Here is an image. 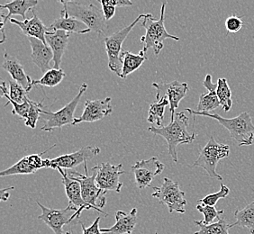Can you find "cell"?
<instances>
[{
    "mask_svg": "<svg viewBox=\"0 0 254 234\" xmlns=\"http://www.w3.org/2000/svg\"><path fill=\"white\" fill-rule=\"evenodd\" d=\"M155 135L163 137L168 142V151L172 161L178 162L177 147L180 144H190L195 141V132H189V117L184 112L176 113L166 126L148 128Z\"/></svg>",
    "mask_w": 254,
    "mask_h": 234,
    "instance_id": "6da1fadb",
    "label": "cell"
},
{
    "mask_svg": "<svg viewBox=\"0 0 254 234\" xmlns=\"http://www.w3.org/2000/svg\"><path fill=\"white\" fill-rule=\"evenodd\" d=\"M185 111L190 113L194 118L196 116H200L216 120L230 132L231 137L236 141L240 147L250 146L254 143V124L248 112L242 113L235 118H224L218 114L196 112L190 108H185Z\"/></svg>",
    "mask_w": 254,
    "mask_h": 234,
    "instance_id": "7a4b0ae2",
    "label": "cell"
},
{
    "mask_svg": "<svg viewBox=\"0 0 254 234\" xmlns=\"http://www.w3.org/2000/svg\"><path fill=\"white\" fill-rule=\"evenodd\" d=\"M166 5L167 3H163L161 5V16L159 19H155L151 14H147L146 17L142 21V25L146 30V33L141 38V42L143 44L142 51L144 54H146L148 50L152 49L154 54L158 56L164 47L163 43L165 40L180 41L178 36L172 35L167 32L164 25Z\"/></svg>",
    "mask_w": 254,
    "mask_h": 234,
    "instance_id": "3957f363",
    "label": "cell"
},
{
    "mask_svg": "<svg viewBox=\"0 0 254 234\" xmlns=\"http://www.w3.org/2000/svg\"><path fill=\"white\" fill-rule=\"evenodd\" d=\"M64 5V11L69 16L81 21L89 29L98 34H103L108 24L103 11L93 4L85 5L77 1H60Z\"/></svg>",
    "mask_w": 254,
    "mask_h": 234,
    "instance_id": "277c9868",
    "label": "cell"
},
{
    "mask_svg": "<svg viewBox=\"0 0 254 234\" xmlns=\"http://www.w3.org/2000/svg\"><path fill=\"white\" fill-rule=\"evenodd\" d=\"M91 171H93L92 176H88V174L82 175L77 171H72L70 170H66L64 171L66 172L68 177L78 181L80 184L81 194L84 201L88 205H90L95 211H98V213H101L103 215L108 216V214L102 211L103 207L107 204V192L100 189L96 182L97 170L93 167Z\"/></svg>",
    "mask_w": 254,
    "mask_h": 234,
    "instance_id": "5b68a950",
    "label": "cell"
},
{
    "mask_svg": "<svg viewBox=\"0 0 254 234\" xmlns=\"http://www.w3.org/2000/svg\"><path fill=\"white\" fill-rule=\"evenodd\" d=\"M229 154V145L218 143L214 137L211 136L210 140L201 150L199 156L193 163V166L200 167L205 170L211 178L223 180V177L216 172V167L221 160L228 158Z\"/></svg>",
    "mask_w": 254,
    "mask_h": 234,
    "instance_id": "8992f818",
    "label": "cell"
},
{
    "mask_svg": "<svg viewBox=\"0 0 254 234\" xmlns=\"http://www.w3.org/2000/svg\"><path fill=\"white\" fill-rule=\"evenodd\" d=\"M146 16L147 14H141L138 15V17L132 22V24L116 32L112 35L106 37L104 40L106 51L108 54V67L111 69V71L117 74L120 78L122 76L123 63L121 54L123 52V44L127 39V36L132 32V28L137 25V23L142 19H144Z\"/></svg>",
    "mask_w": 254,
    "mask_h": 234,
    "instance_id": "52a82bcc",
    "label": "cell"
},
{
    "mask_svg": "<svg viewBox=\"0 0 254 234\" xmlns=\"http://www.w3.org/2000/svg\"><path fill=\"white\" fill-rule=\"evenodd\" d=\"M88 89V84L82 83L80 86L77 96L68 103L64 108H62L57 112H51L50 110H45L42 114V118L44 119V126L41 128L42 131L44 132H52L54 129L58 128L62 129L63 127L68 124H71L74 122V113L76 111V108L78 107V103L80 101V98H82L84 93Z\"/></svg>",
    "mask_w": 254,
    "mask_h": 234,
    "instance_id": "ba28073f",
    "label": "cell"
},
{
    "mask_svg": "<svg viewBox=\"0 0 254 234\" xmlns=\"http://www.w3.org/2000/svg\"><path fill=\"white\" fill-rule=\"evenodd\" d=\"M154 192L152 197H155L159 203L166 205L170 213L185 214L187 200L185 193L181 190L178 182L169 177L163 178L161 186H152Z\"/></svg>",
    "mask_w": 254,
    "mask_h": 234,
    "instance_id": "9c48e42d",
    "label": "cell"
},
{
    "mask_svg": "<svg viewBox=\"0 0 254 234\" xmlns=\"http://www.w3.org/2000/svg\"><path fill=\"white\" fill-rule=\"evenodd\" d=\"M37 205L42 209V215L38 216V219L48 225L55 234H65L64 226L70 225L74 220L78 219L81 215L70 205H68L66 209L58 210L48 208L40 202H37Z\"/></svg>",
    "mask_w": 254,
    "mask_h": 234,
    "instance_id": "30bf717a",
    "label": "cell"
},
{
    "mask_svg": "<svg viewBox=\"0 0 254 234\" xmlns=\"http://www.w3.org/2000/svg\"><path fill=\"white\" fill-rule=\"evenodd\" d=\"M100 153L98 147L86 146L81 148L73 153L64 154L53 160L45 159V168H51L53 170H71L79 164H85L87 161L92 160L94 157Z\"/></svg>",
    "mask_w": 254,
    "mask_h": 234,
    "instance_id": "8fae6325",
    "label": "cell"
},
{
    "mask_svg": "<svg viewBox=\"0 0 254 234\" xmlns=\"http://www.w3.org/2000/svg\"><path fill=\"white\" fill-rule=\"evenodd\" d=\"M122 164L112 165L108 162L94 167L97 170L96 182L98 187L105 192L115 191L120 193L123 183L119 180V177L127 173L126 171H122Z\"/></svg>",
    "mask_w": 254,
    "mask_h": 234,
    "instance_id": "7c38bea8",
    "label": "cell"
},
{
    "mask_svg": "<svg viewBox=\"0 0 254 234\" xmlns=\"http://www.w3.org/2000/svg\"><path fill=\"white\" fill-rule=\"evenodd\" d=\"M164 170V164L152 157L149 160L137 161L132 166V171L135 177V183L139 189L151 186L152 181L156 176L160 175Z\"/></svg>",
    "mask_w": 254,
    "mask_h": 234,
    "instance_id": "4fadbf2b",
    "label": "cell"
},
{
    "mask_svg": "<svg viewBox=\"0 0 254 234\" xmlns=\"http://www.w3.org/2000/svg\"><path fill=\"white\" fill-rule=\"evenodd\" d=\"M152 87L156 88L158 101L162 98H166L169 101L171 118H173L180 103L186 97L187 93L190 90L189 85L185 82L182 83L178 80H173L170 83H152Z\"/></svg>",
    "mask_w": 254,
    "mask_h": 234,
    "instance_id": "5bb4252c",
    "label": "cell"
},
{
    "mask_svg": "<svg viewBox=\"0 0 254 234\" xmlns=\"http://www.w3.org/2000/svg\"><path fill=\"white\" fill-rule=\"evenodd\" d=\"M111 98L97 100H87L85 103L83 113L78 118L74 119L72 125L80 122H93L101 120L106 117L110 116L113 112Z\"/></svg>",
    "mask_w": 254,
    "mask_h": 234,
    "instance_id": "9a60e30c",
    "label": "cell"
},
{
    "mask_svg": "<svg viewBox=\"0 0 254 234\" xmlns=\"http://www.w3.org/2000/svg\"><path fill=\"white\" fill-rule=\"evenodd\" d=\"M57 171H59L63 177V183L68 199V205L72 206L74 209L78 211L79 215L82 214L84 210H94L84 201L81 194V186L78 181L68 177L63 169H58Z\"/></svg>",
    "mask_w": 254,
    "mask_h": 234,
    "instance_id": "2e32d148",
    "label": "cell"
},
{
    "mask_svg": "<svg viewBox=\"0 0 254 234\" xmlns=\"http://www.w3.org/2000/svg\"><path fill=\"white\" fill-rule=\"evenodd\" d=\"M69 33L62 30L48 31L45 34L46 43L54 53V68L59 69L64 53L68 46Z\"/></svg>",
    "mask_w": 254,
    "mask_h": 234,
    "instance_id": "e0dca14e",
    "label": "cell"
},
{
    "mask_svg": "<svg viewBox=\"0 0 254 234\" xmlns=\"http://www.w3.org/2000/svg\"><path fill=\"white\" fill-rule=\"evenodd\" d=\"M9 21L11 24L17 25L25 35H27L28 37H32V38L39 39L44 44H47L45 34L49 31V28H47L44 25V22L40 19L34 9H33V17L31 19L19 21L15 18H10Z\"/></svg>",
    "mask_w": 254,
    "mask_h": 234,
    "instance_id": "ac0fdd59",
    "label": "cell"
},
{
    "mask_svg": "<svg viewBox=\"0 0 254 234\" xmlns=\"http://www.w3.org/2000/svg\"><path fill=\"white\" fill-rule=\"evenodd\" d=\"M28 41L32 48L31 58L33 62L41 69L43 73H46L52 69L50 67V62L54 60L53 51L47 44H44L39 39L28 37Z\"/></svg>",
    "mask_w": 254,
    "mask_h": 234,
    "instance_id": "d6986e66",
    "label": "cell"
},
{
    "mask_svg": "<svg viewBox=\"0 0 254 234\" xmlns=\"http://www.w3.org/2000/svg\"><path fill=\"white\" fill-rule=\"evenodd\" d=\"M2 67L11 75L12 79L19 83L22 87H24L25 90L29 93L33 88V79L25 73L23 65L20 63L17 58L11 56L9 54L5 52L4 54V61Z\"/></svg>",
    "mask_w": 254,
    "mask_h": 234,
    "instance_id": "ffe728a7",
    "label": "cell"
},
{
    "mask_svg": "<svg viewBox=\"0 0 254 234\" xmlns=\"http://www.w3.org/2000/svg\"><path fill=\"white\" fill-rule=\"evenodd\" d=\"M137 208H132L130 213L118 211L116 213V224L110 228L101 229L108 234H132L135 229L137 222Z\"/></svg>",
    "mask_w": 254,
    "mask_h": 234,
    "instance_id": "44dd1931",
    "label": "cell"
},
{
    "mask_svg": "<svg viewBox=\"0 0 254 234\" xmlns=\"http://www.w3.org/2000/svg\"><path fill=\"white\" fill-rule=\"evenodd\" d=\"M203 86L207 89V93L201 94L199 102L195 111L199 113H211L221 106L219 99L216 95L217 84L213 83L212 76L207 74L203 81Z\"/></svg>",
    "mask_w": 254,
    "mask_h": 234,
    "instance_id": "7402d4cb",
    "label": "cell"
},
{
    "mask_svg": "<svg viewBox=\"0 0 254 234\" xmlns=\"http://www.w3.org/2000/svg\"><path fill=\"white\" fill-rule=\"evenodd\" d=\"M62 30L69 34H88L91 30L81 21L76 19L66 14L64 10L61 11V16L55 19L49 27V31Z\"/></svg>",
    "mask_w": 254,
    "mask_h": 234,
    "instance_id": "603a6c76",
    "label": "cell"
},
{
    "mask_svg": "<svg viewBox=\"0 0 254 234\" xmlns=\"http://www.w3.org/2000/svg\"><path fill=\"white\" fill-rule=\"evenodd\" d=\"M38 4L37 0H14L4 5H0V10H8V14L4 15L1 13V19L4 21L10 20L12 15H21L23 19L26 20V12L29 9H33L35 5Z\"/></svg>",
    "mask_w": 254,
    "mask_h": 234,
    "instance_id": "cb8c5ba5",
    "label": "cell"
},
{
    "mask_svg": "<svg viewBox=\"0 0 254 234\" xmlns=\"http://www.w3.org/2000/svg\"><path fill=\"white\" fill-rule=\"evenodd\" d=\"M123 68L121 78L125 79L128 75L132 74L142 66V63L147 60L146 54L142 51L139 54H133L128 51H123L121 54Z\"/></svg>",
    "mask_w": 254,
    "mask_h": 234,
    "instance_id": "d4e9b609",
    "label": "cell"
},
{
    "mask_svg": "<svg viewBox=\"0 0 254 234\" xmlns=\"http://www.w3.org/2000/svg\"><path fill=\"white\" fill-rule=\"evenodd\" d=\"M235 217L236 221L235 224H232V227L247 228L251 234H254V202L246 205L244 209L236 210Z\"/></svg>",
    "mask_w": 254,
    "mask_h": 234,
    "instance_id": "484cf974",
    "label": "cell"
},
{
    "mask_svg": "<svg viewBox=\"0 0 254 234\" xmlns=\"http://www.w3.org/2000/svg\"><path fill=\"white\" fill-rule=\"evenodd\" d=\"M8 84H9V90H7V87H5V81H2L1 87H0L2 90L1 97L2 98L8 97L11 100L18 103V104L25 103V100L28 98L27 97L28 92L25 90L24 87H22L19 83H17L13 79H10Z\"/></svg>",
    "mask_w": 254,
    "mask_h": 234,
    "instance_id": "4316f807",
    "label": "cell"
},
{
    "mask_svg": "<svg viewBox=\"0 0 254 234\" xmlns=\"http://www.w3.org/2000/svg\"><path fill=\"white\" fill-rule=\"evenodd\" d=\"M194 224L199 227V231L194 234H230L229 229L232 228V224L224 218L210 225H205L203 221H194Z\"/></svg>",
    "mask_w": 254,
    "mask_h": 234,
    "instance_id": "83f0119b",
    "label": "cell"
},
{
    "mask_svg": "<svg viewBox=\"0 0 254 234\" xmlns=\"http://www.w3.org/2000/svg\"><path fill=\"white\" fill-rule=\"evenodd\" d=\"M217 89H216V95L219 99L221 107L225 112H229L230 109L233 106V100H232V91L230 88L227 79L226 78H218L217 80Z\"/></svg>",
    "mask_w": 254,
    "mask_h": 234,
    "instance_id": "f1b7e54d",
    "label": "cell"
},
{
    "mask_svg": "<svg viewBox=\"0 0 254 234\" xmlns=\"http://www.w3.org/2000/svg\"><path fill=\"white\" fill-rule=\"evenodd\" d=\"M66 77V74L62 68L56 69V68H52L49 71H47L44 74L43 78L40 79H33V86L35 85H40V86H44V87H49V88H54L57 85H59L64 78Z\"/></svg>",
    "mask_w": 254,
    "mask_h": 234,
    "instance_id": "f546056e",
    "label": "cell"
},
{
    "mask_svg": "<svg viewBox=\"0 0 254 234\" xmlns=\"http://www.w3.org/2000/svg\"><path fill=\"white\" fill-rule=\"evenodd\" d=\"M168 105H170V103L165 98H161L158 102L151 104L149 109V116L147 118L148 122L157 123L158 126L162 127L165 108Z\"/></svg>",
    "mask_w": 254,
    "mask_h": 234,
    "instance_id": "4dcf8cb0",
    "label": "cell"
},
{
    "mask_svg": "<svg viewBox=\"0 0 254 234\" xmlns=\"http://www.w3.org/2000/svg\"><path fill=\"white\" fill-rule=\"evenodd\" d=\"M33 167L28 161V157L26 156L23 159H21L18 162H16L15 165L10 167L5 171L0 172L1 176H15V175H29V174H34L35 172Z\"/></svg>",
    "mask_w": 254,
    "mask_h": 234,
    "instance_id": "1f68e13d",
    "label": "cell"
},
{
    "mask_svg": "<svg viewBox=\"0 0 254 234\" xmlns=\"http://www.w3.org/2000/svg\"><path fill=\"white\" fill-rule=\"evenodd\" d=\"M44 111V106L43 102H35L30 100V110L27 119L25 120V125L34 129L36 127L37 121Z\"/></svg>",
    "mask_w": 254,
    "mask_h": 234,
    "instance_id": "d6a6232c",
    "label": "cell"
},
{
    "mask_svg": "<svg viewBox=\"0 0 254 234\" xmlns=\"http://www.w3.org/2000/svg\"><path fill=\"white\" fill-rule=\"evenodd\" d=\"M196 210L204 215L203 223L205 225L213 224L212 222L216 218L220 219L221 215H224V213H225L224 210H217L215 206H209V205H203V204L196 205Z\"/></svg>",
    "mask_w": 254,
    "mask_h": 234,
    "instance_id": "836d02e7",
    "label": "cell"
},
{
    "mask_svg": "<svg viewBox=\"0 0 254 234\" xmlns=\"http://www.w3.org/2000/svg\"><path fill=\"white\" fill-rule=\"evenodd\" d=\"M229 194V187L227 185H224V184H221L220 190L216 192V193H213L210 195H206L203 199L198 200V202H200L201 204H203V205L215 206L217 204L218 200L227 197Z\"/></svg>",
    "mask_w": 254,
    "mask_h": 234,
    "instance_id": "e575fe53",
    "label": "cell"
},
{
    "mask_svg": "<svg viewBox=\"0 0 254 234\" xmlns=\"http://www.w3.org/2000/svg\"><path fill=\"white\" fill-rule=\"evenodd\" d=\"M8 101L5 105V107H7V105L8 104H12V106H13V110H12V114L14 115V116H18V117H21L22 119H25L26 120L27 119V117H28V113H29L30 110V99L29 98H27L26 100H25V103H23V104H18V103L15 102V101H13V100H11L8 97H5Z\"/></svg>",
    "mask_w": 254,
    "mask_h": 234,
    "instance_id": "d590c367",
    "label": "cell"
},
{
    "mask_svg": "<svg viewBox=\"0 0 254 234\" xmlns=\"http://www.w3.org/2000/svg\"><path fill=\"white\" fill-rule=\"evenodd\" d=\"M243 25H244L243 20L237 15H231L225 21V28L231 34H235L239 32L240 30L242 29Z\"/></svg>",
    "mask_w": 254,
    "mask_h": 234,
    "instance_id": "8d00e7d4",
    "label": "cell"
},
{
    "mask_svg": "<svg viewBox=\"0 0 254 234\" xmlns=\"http://www.w3.org/2000/svg\"><path fill=\"white\" fill-rule=\"evenodd\" d=\"M98 2L102 5L103 14L106 20L111 19L116 13V6L110 3V0H98Z\"/></svg>",
    "mask_w": 254,
    "mask_h": 234,
    "instance_id": "74e56055",
    "label": "cell"
},
{
    "mask_svg": "<svg viewBox=\"0 0 254 234\" xmlns=\"http://www.w3.org/2000/svg\"><path fill=\"white\" fill-rule=\"evenodd\" d=\"M100 219H101V217L98 216V217L96 218V220L94 221L93 224L90 225L89 227H86V226L84 225L83 223L80 222V225H81L82 231H83V234H108L102 233L101 229L99 228V222H100Z\"/></svg>",
    "mask_w": 254,
    "mask_h": 234,
    "instance_id": "f35d334b",
    "label": "cell"
},
{
    "mask_svg": "<svg viewBox=\"0 0 254 234\" xmlns=\"http://www.w3.org/2000/svg\"><path fill=\"white\" fill-rule=\"evenodd\" d=\"M15 187L14 186H9V187H6V188H3L0 190V199L2 202H5L9 198L10 194L8 193V191L14 190Z\"/></svg>",
    "mask_w": 254,
    "mask_h": 234,
    "instance_id": "ab89813d",
    "label": "cell"
},
{
    "mask_svg": "<svg viewBox=\"0 0 254 234\" xmlns=\"http://www.w3.org/2000/svg\"><path fill=\"white\" fill-rule=\"evenodd\" d=\"M65 234H72L71 232H67V233H65Z\"/></svg>",
    "mask_w": 254,
    "mask_h": 234,
    "instance_id": "60d3db41",
    "label": "cell"
},
{
    "mask_svg": "<svg viewBox=\"0 0 254 234\" xmlns=\"http://www.w3.org/2000/svg\"><path fill=\"white\" fill-rule=\"evenodd\" d=\"M158 234V233H156V234Z\"/></svg>",
    "mask_w": 254,
    "mask_h": 234,
    "instance_id": "b9f144b4",
    "label": "cell"
}]
</instances>
